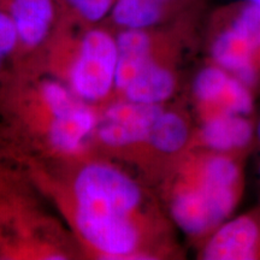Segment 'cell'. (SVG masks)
<instances>
[{
    "instance_id": "6da1fadb",
    "label": "cell",
    "mask_w": 260,
    "mask_h": 260,
    "mask_svg": "<svg viewBox=\"0 0 260 260\" xmlns=\"http://www.w3.org/2000/svg\"><path fill=\"white\" fill-rule=\"evenodd\" d=\"M241 189V167L232 154L209 151L190 158L171 191V218L188 236H209L232 216Z\"/></svg>"
},
{
    "instance_id": "7a4b0ae2",
    "label": "cell",
    "mask_w": 260,
    "mask_h": 260,
    "mask_svg": "<svg viewBox=\"0 0 260 260\" xmlns=\"http://www.w3.org/2000/svg\"><path fill=\"white\" fill-rule=\"evenodd\" d=\"M212 61L251 88L260 70V5L245 2L217 11L211 19Z\"/></svg>"
},
{
    "instance_id": "3957f363",
    "label": "cell",
    "mask_w": 260,
    "mask_h": 260,
    "mask_svg": "<svg viewBox=\"0 0 260 260\" xmlns=\"http://www.w3.org/2000/svg\"><path fill=\"white\" fill-rule=\"evenodd\" d=\"M116 31L88 24L77 41L71 67V90L86 103L102 100L115 87L117 67Z\"/></svg>"
},
{
    "instance_id": "277c9868",
    "label": "cell",
    "mask_w": 260,
    "mask_h": 260,
    "mask_svg": "<svg viewBox=\"0 0 260 260\" xmlns=\"http://www.w3.org/2000/svg\"><path fill=\"white\" fill-rule=\"evenodd\" d=\"M76 209L107 217H132L142 203L139 184L111 165H86L74 182Z\"/></svg>"
},
{
    "instance_id": "5b68a950",
    "label": "cell",
    "mask_w": 260,
    "mask_h": 260,
    "mask_svg": "<svg viewBox=\"0 0 260 260\" xmlns=\"http://www.w3.org/2000/svg\"><path fill=\"white\" fill-rule=\"evenodd\" d=\"M193 95L204 117L226 113L248 116L253 111L249 87L214 63L204 67L194 77Z\"/></svg>"
},
{
    "instance_id": "8992f818",
    "label": "cell",
    "mask_w": 260,
    "mask_h": 260,
    "mask_svg": "<svg viewBox=\"0 0 260 260\" xmlns=\"http://www.w3.org/2000/svg\"><path fill=\"white\" fill-rule=\"evenodd\" d=\"M161 105L123 100L106 110L98 125V136L104 145L121 148L147 142L155 119L162 112Z\"/></svg>"
},
{
    "instance_id": "52a82bcc",
    "label": "cell",
    "mask_w": 260,
    "mask_h": 260,
    "mask_svg": "<svg viewBox=\"0 0 260 260\" xmlns=\"http://www.w3.org/2000/svg\"><path fill=\"white\" fill-rule=\"evenodd\" d=\"M204 11V0H117L107 16L115 30L149 29Z\"/></svg>"
},
{
    "instance_id": "ba28073f",
    "label": "cell",
    "mask_w": 260,
    "mask_h": 260,
    "mask_svg": "<svg viewBox=\"0 0 260 260\" xmlns=\"http://www.w3.org/2000/svg\"><path fill=\"white\" fill-rule=\"evenodd\" d=\"M205 260H248L260 258V223L243 214L217 226L200 253Z\"/></svg>"
},
{
    "instance_id": "9c48e42d",
    "label": "cell",
    "mask_w": 260,
    "mask_h": 260,
    "mask_svg": "<svg viewBox=\"0 0 260 260\" xmlns=\"http://www.w3.org/2000/svg\"><path fill=\"white\" fill-rule=\"evenodd\" d=\"M58 0H0L14 23L19 46L38 48L51 38L57 21Z\"/></svg>"
},
{
    "instance_id": "30bf717a",
    "label": "cell",
    "mask_w": 260,
    "mask_h": 260,
    "mask_svg": "<svg viewBox=\"0 0 260 260\" xmlns=\"http://www.w3.org/2000/svg\"><path fill=\"white\" fill-rule=\"evenodd\" d=\"M95 128V115L87 103L79 98L73 105L52 113L48 138L57 151L73 154L83 147L84 141Z\"/></svg>"
},
{
    "instance_id": "8fae6325",
    "label": "cell",
    "mask_w": 260,
    "mask_h": 260,
    "mask_svg": "<svg viewBox=\"0 0 260 260\" xmlns=\"http://www.w3.org/2000/svg\"><path fill=\"white\" fill-rule=\"evenodd\" d=\"M255 126L242 115H214L205 117L199 130V141L207 151L232 154L251 144Z\"/></svg>"
},
{
    "instance_id": "7c38bea8",
    "label": "cell",
    "mask_w": 260,
    "mask_h": 260,
    "mask_svg": "<svg viewBox=\"0 0 260 260\" xmlns=\"http://www.w3.org/2000/svg\"><path fill=\"white\" fill-rule=\"evenodd\" d=\"M176 89L172 71L159 63L158 56L149 60L122 90L125 100L147 105H161Z\"/></svg>"
},
{
    "instance_id": "4fadbf2b",
    "label": "cell",
    "mask_w": 260,
    "mask_h": 260,
    "mask_svg": "<svg viewBox=\"0 0 260 260\" xmlns=\"http://www.w3.org/2000/svg\"><path fill=\"white\" fill-rule=\"evenodd\" d=\"M189 138V126L183 116L162 110L149 132L147 144L160 153L175 154L186 147Z\"/></svg>"
},
{
    "instance_id": "5bb4252c",
    "label": "cell",
    "mask_w": 260,
    "mask_h": 260,
    "mask_svg": "<svg viewBox=\"0 0 260 260\" xmlns=\"http://www.w3.org/2000/svg\"><path fill=\"white\" fill-rule=\"evenodd\" d=\"M117 0H59L77 21L99 24L107 18Z\"/></svg>"
},
{
    "instance_id": "9a60e30c",
    "label": "cell",
    "mask_w": 260,
    "mask_h": 260,
    "mask_svg": "<svg viewBox=\"0 0 260 260\" xmlns=\"http://www.w3.org/2000/svg\"><path fill=\"white\" fill-rule=\"evenodd\" d=\"M19 45L17 31L10 16L0 8V64Z\"/></svg>"
},
{
    "instance_id": "2e32d148",
    "label": "cell",
    "mask_w": 260,
    "mask_h": 260,
    "mask_svg": "<svg viewBox=\"0 0 260 260\" xmlns=\"http://www.w3.org/2000/svg\"><path fill=\"white\" fill-rule=\"evenodd\" d=\"M255 138H256V140H258L259 144H260V118H259V121H258V123H256V125H255Z\"/></svg>"
},
{
    "instance_id": "e0dca14e",
    "label": "cell",
    "mask_w": 260,
    "mask_h": 260,
    "mask_svg": "<svg viewBox=\"0 0 260 260\" xmlns=\"http://www.w3.org/2000/svg\"><path fill=\"white\" fill-rule=\"evenodd\" d=\"M248 2L254 3V4H258V5H260V0H248Z\"/></svg>"
},
{
    "instance_id": "ac0fdd59",
    "label": "cell",
    "mask_w": 260,
    "mask_h": 260,
    "mask_svg": "<svg viewBox=\"0 0 260 260\" xmlns=\"http://www.w3.org/2000/svg\"><path fill=\"white\" fill-rule=\"evenodd\" d=\"M259 177H260V165H259Z\"/></svg>"
}]
</instances>
